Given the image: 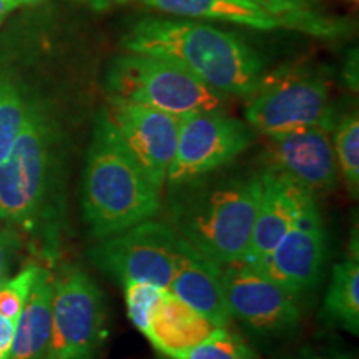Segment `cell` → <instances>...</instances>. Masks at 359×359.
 <instances>
[{"label":"cell","instance_id":"cell-6","mask_svg":"<svg viewBox=\"0 0 359 359\" xmlns=\"http://www.w3.org/2000/svg\"><path fill=\"white\" fill-rule=\"evenodd\" d=\"M245 118L262 135L318 127L333 132L336 118L326 80L302 69L263 75L246 97Z\"/></svg>","mask_w":359,"mask_h":359},{"label":"cell","instance_id":"cell-31","mask_svg":"<svg viewBox=\"0 0 359 359\" xmlns=\"http://www.w3.org/2000/svg\"><path fill=\"white\" fill-rule=\"evenodd\" d=\"M7 83H8V80L6 77H2V75H0V97H2V93H4V90H6Z\"/></svg>","mask_w":359,"mask_h":359},{"label":"cell","instance_id":"cell-12","mask_svg":"<svg viewBox=\"0 0 359 359\" xmlns=\"http://www.w3.org/2000/svg\"><path fill=\"white\" fill-rule=\"evenodd\" d=\"M147 177L163 191L177 151L180 118L151 107L109 95L103 109Z\"/></svg>","mask_w":359,"mask_h":359},{"label":"cell","instance_id":"cell-28","mask_svg":"<svg viewBox=\"0 0 359 359\" xmlns=\"http://www.w3.org/2000/svg\"><path fill=\"white\" fill-rule=\"evenodd\" d=\"M13 240L7 235H0V283L7 280L8 268H11Z\"/></svg>","mask_w":359,"mask_h":359},{"label":"cell","instance_id":"cell-7","mask_svg":"<svg viewBox=\"0 0 359 359\" xmlns=\"http://www.w3.org/2000/svg\"><path fill=\"white\" fill-rule=\"evenodd\" d=\"M109 338L105 296L83 269L53 276L48 359H97Z\"/></svg>","mask_w":359,"mask_h":359},{"label":"cell","instance_id":"cell-11","mask_svg":"<svg viewBox=\"0 0 359 359\" xmlns=\"http://www.w3.org/2000/svg\"><path fill=\"white\" fill-rule=\"evenodd\" d=\"M326 262V230L316 196L308 193L285 236L257 268L290 294L313 290Z\"/></svg>","mask_w":359,"mask_h":359},{"label":"cell","instance_id":"cell-30","mask_svg":"<svg viewBox=\"0 0 359 359\" xmlns=\"http://www.w3.org/2000/svg\"><path fill=\"white\" fill-rule=\"evenodd\" d=\"M19 6H17L13 0H0V22H2L6 17L11 13L13 8H17Z\"/></svg>","mask_w":359,"mask_h":359},{"label":"cell","instance_id":"cell-24","mask_svg":"<svg viewBox=\"0 0 359 359\" xmlns=\"http://www.w3.org/2000/svg\"><path fill=\"white\" fill-rule=\"evenodd\" d=\"M39 271L40 266L37 264H29L15 276L7 278L0 283V314L4 318L17 323L22 309L25 306L27 298L34 288Z\"/></svg>","mask_w":359,"mask_h":359},{"label":"cell","instance_id":"cell-18","mask_svg":"<svg viewBox=\"0 0 359 359\" xmlns=\"http://www.w3.org/2000/svg\"><path fill=\"white\" fill-rule=\"evenodd\" d=\"M135 2L178 17L230 22L258 30L285 29L280 17L264 11L251 0H135Z\"/></svg>","mask_w":359,"mask_h":359},{"label":"cell","instance_id":"cell-25","mask_svg":"<svg viewBox=\"0 0 359 359\" xmlns=\"http://www.w3.org/2000/svg\"><path fill=\"white\" fill-rule=\"evenodd\" d=\"M125 304H127V316L132 325L145 334L151 309L161 293V288L150 283L128 281L123 285Z\"/></svg>","mask_w":359,"mask_h":359},{"label":"cell","instance_id":"cell-21","mask_svg":"<svg viewBox=\"0 0 359 359\" xmlns=\"http://www.w3.org/2000/svg\"><path fill=\"white\" fill-rule=\"evenodd\" d=\"M338 172L343 177L349 195L358 198L359 193V118L356 111L336 120L331 132Z\"/></svg>","mask_w":359,"mask_h":359},{"label":"cell","instance_id":"cell-8","mask_svg":"<svg viewBox=\"0 0 359 359\" xmlns=\"http://www.w3.org/2000/svg\"><path fill=\"white\" fill-rule=\"evenodd\" d=\"M183 245L185 240L167 222L150 218L98 240L90 259L120 285L143 281L168 290Z\"/></svg>","mask_w":359,"mask_h":359},{"label":"cell","instance_id":"cell-15","mask_svg":"<svg viewBox=\"0 0 359 359\" xmlns=\"http://www.w3.org/2000/svg\"><path fill=\"white\" fill-rule=\"evenodd\" d=\"M219 327L175 296L161 290L145 331V338L156 351L170 359H183Z\"/></svg>","mask_w":359,"mask_h":359},{"label":"cell","instance_id":"cell-17","mask_svg":"<svg viewBox=\"0 0 359 359\" xmlns=\"http://www.w3.org/2000/svg\"><path fill=\"white\" fill-rule=\"evenodd\" d=\"M53 276L40 268L19 320L15 323L8 359H48L52 330Z\"/></svg>","mask_w":359,"mask_h":359},{"label":"cell","instance_id":"cell-23","mask_svg":"<svg viewBox=\"0 0 359 359\" xmlns=\"http://www.w3.org/2000/svg\"><path fill=\"white\" fill-rule=\"evenodd\" d=\"M183 359H258L257 353L228 327H219Z\"/></svg>","mask_w":359,"mask_h":359},{"label":"cell","instance_id":"cell-27","mask_svg":"<svg viewBox=\"0 0 359 359\" xmlns=\"http://www.w3.org/2000/svg\"><path fill=\"white\" fill-rule=\"evenodd\" d=\"M285 359H354L351 354L331 351V349H303Z\"/></svg>","mask_w":359,"mask_h":359},{"label":"cell","instance_id":"cell-2","mask_svg":"<svg viewBox=\"0 0 359 359\" xmlns=\"http://www.w3.org/2000/svg\"><path fill=\"white\" fill-rule=\"evenodd\" d=\"M127 52L173 62L223 95L248 97L263 77L257 50L235 34L195 20L143 19L125 34Z\"/></svg>","mask_w":359,"mask_h":359},{"label":"cell","instance_id":"cell-9","mask_svg":"<svg viewBox=\"0 0 359 359\" xmlns=\"http://www.w3.org/2000/svg\"><path fill=\"white\" fill-rule=\"evenodd\" d=\"M248 123L224 110H208L180 118L177 151L170 165L168 183H182L215 170L230 167L253 145Z\"/></svg>","mask_w":359,"mask_h":359},{"label":"cell","instance_id":"cell-14","mask_svg":"<svg viewBox=\"0 0 359 359\" xmlns=\"http://www.w3.org/2000/svg\"><path fill=\"white\" fill-rule=\"evenodd\" d=\"M262 196L255 217L253 231L243 263L258 266L285 236L309 191L298 187L285 175L262 168Z\"/></svg>","mask_w":359,"mask_h":359},{"label":"cell","instance_id":"cell-1","mask_svg":"<svg viewBox=\"0 0 359 359\" xmlns=\"http://www.w3.org/2000/svg\"><path fill=\"white\" fill-rule=\"evenodd\" d=\"M262 188V170L228 167L182 183H168L167 223L188 245L219 266L243 262Z\"/></svg>","mask_w":359,"mask_h":359},{"label":"cell","instance_id":"cell-5","mask_svg":"<svg viewBox=\"0 0 359 359\" xmlns=\"http://www.w3.org/2000/svg\"><path fill=\"white\" fill-rule=\"evenodd\" d=\"M109 95L185 116L223 110L226 95L210 88L195 75L165 58L128 52L114 58L107 70Z\"/></svg>","mask_w":359,"mask_h":359},{"label":"cell","instance_id":"cell-4","mask_svg":"<svg viewBox=\"0 0 359 359\" xmlns=\"http://www.w3.org/2000/svg\"><path fill=\"white\" fill-rule=\"evenodd\" d=\"M58 177L55 132L32 105L11 154L0 161V219L35 231L50 217Z\"/></svg>","mask_w":359,"mask_h":359},{"label":"cell","instance_id":"cell-26","mask_svg":"<svg viewBox=\"0 0 359 359\" xmlns=\"http://www.w3.org/2000/svg\"><path fill=\"white\" fill-rule=\"evenodd\" d=\"M13 333H15V323L0 314V359H8L11 356Z\"/></svg>","mask_w":359,"mask_h":359},{"label":"cell","instance_id":"cell-10","mask_svg":"<svg viewBox=\"0 0 359 359\" xmlns=\"http://www.w3.org/2000/svg\"><path fill=\"white\" fill-rule=\"evenodd\" d=\"M222 286L233 320L259 334L288 333L302 320L294 296L262 269L243 262L222 266Z\"/></svg>","mask_w":359,"mask_h":359},{"label":"cell","instance_id":"cell-20","mask_svg":"<svg viewBox=\"0 0 359 359\" xmlns=\"http://www.w3.org/2000/svg\"><path fill=\"white\" fill-rule=\"evenodd\" d=\"M251 2L280 17L285 29L302 30L318 37H336L344 30L339 20L327 19L313 12V6L318 0H251Z\"/></svg>","mask_w":359,"mask_h":359},{"label":"cell","instance_id":"cell-13","mask_svg":"<svg viewBox=\"0 0 359 359\" xmlns=\"http://www.w3.org/2000/svg\"><path fill=\"white\" fill-rule=\"evenodd\" d=\"M264 168L285 175L311 195L334 190L339 172L331 132L308 127L263 135Z\"/></svg>","mask_w":359,"mask_h":359},{"label":"cell","instance_id":"cell-29","mask_svg":"<svg viewBox=\"0 0 359 359\" xmlns=\"http://www.w3.org/2000/svg\"><path fill=\"white\" fill-rule=\"evenodd\" d=\"M80 2L87 4L88 7L93 8V11L102 12V11H109L111 7L120 6V4L128 2V0H80Z\"/></svg>","mask_w":359,"mask_h":359},{"label":"cell","instance_id":"cell-32","mask_svg":"<svg viewBox=\"0 0 359 359\" xmlns=\"http://www.w3.org/2000/svg\"><path fill=\"white\" fill-rule=\"evenodd\" d=\"M13 2H15L17 6H19V7H22V6H25V4H34V2H39V0H13Z\"/></svg>","mask_w":359,"mask_h":359},{"label":"cell","instance_id":"cell-19","mask_svg":"<svg viewBox=\"0 0 359 359\" xmlns=\"http://www.w3.org/2000/svg\"><path fill=\"white\" fill-rule=\"evenodd\" d=\"M321 316L354 336L359 334V263L358 257L334 264L331 271Z\"/></svg>","mask_w":359,"mask_h":359},{"label":"cell","instance_id":"cell-3","mask_svg":"<svg viewBox=\"0 0 359 359\" xmlns=\"http://www.w3.org/2000/svg\"><path fill=\"white\" fill-rule=\"evenodd\" d=\"M161 190L143 172L105 111L97 115L82 178V212L97 240L155 218Z\"/></svg>","mask_w":359,"mask_h":359},{"label":"cell","instance_id":"cell-22","mask_svg":"<svg viewBox=\"0 0 359 359\" xmlns=\"http://www.w3.org/2000/svg\"><path fill=\"white\" fill-rule=\"evenodd\" d=\"M34 103L27 100L15 83L8 82L0 97V161L11 154L13 143L29 118Z\"/></svg>","mask_w":359,"mask_h":359},{"label":"cell","instance_id":"cell-16","mask_svg":"<svg viewBox=\"0 0 359 359\" xmlns=\"http://www.w3.org/2000/svg\"><path fill=\"white\" fill-rule=\"evenodd\" d=\"M168 291L203 314L218 327H228L231 318L222 286V266L185 241Z\"/></svg>","mask_w":359,"mask_h":359}]
</instances>
